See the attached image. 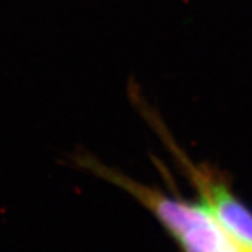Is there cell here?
I'll list each match as a JSON object with an SVG mask.
<instances>
[{"label":"cell","mask_w":252,"mask_h":252,"mask_svg":"<svg viewBox=\"0 0 252 252\" xmlns=\"http://www.w3.org/2000/svg\"><path fill=\"white\" fill-rule=\"evenodd\" d=\"M129 94L146 122L160 136L178 170L196 190L199 200L209 207L217 221L245 251L252 252V210L235 195L224 172L207 162L193 161L175 142L165 122L142 97L135 84L130 86Z\"/></svg>","instance_id":"cell-2"},{"label":"cell","mask_w":252,"mask_h":252,"mask_svg":"<svg viewBox=\"0 0 252 252\" xmlns=\"http://www.w3.org/2000/svg\"><path fill=\"white\" fill-rule=\"evenodd\" d=\"M77 167L125 190L149 210L178 245L180 252H247L217 221L200 200H188L177 192L142 184L89 153L73 158Z\"/></svg>","instance_id":"cell-1"}]
</instances>
